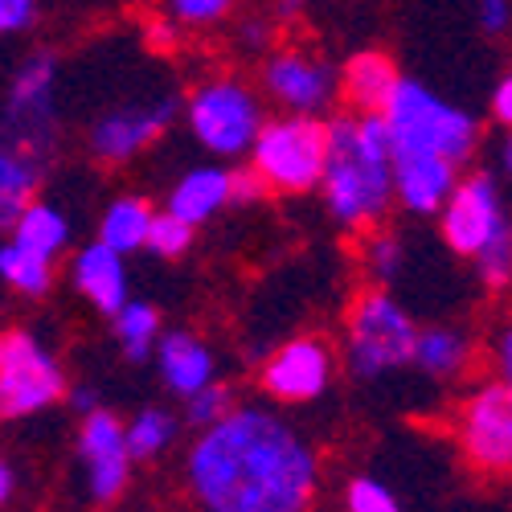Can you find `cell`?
<instances>
[{"label":"cell","instance_id":"8d00e7d4","mask_svg":"<svg viewBox=\"0 0 512 512\" xmlns=\"http://www.w3.org/2000/svg\"><path fill=\"white\" fill-rule=\"evenodd\" d=\"M492 365H496V377L512 386V320L492 340Z\"/></svg>","mask_w":512,"mask_h":512},{"label":"cell","instance_id":"4fadbf2b","mask_svg":"<svg viewBox=\"0 0 512 512\" xmlns=\"http://www.w3.org/2000/svg\"><path fill=\"white\" fill-rule=\"evenodd\" d=\"M340 365L345 361H340L328 336H291L259 365V390L279 406H308L332 390Z\"/></svg>","mask_w":512,"mask_h":512},{"label":"cell","instance_id":"7a4b0ae2","mask_svg":"<svg viewBox=\"0 0 512 512\" xmlns=\"http://www.w3.org/2000/svg\"><path fill=\"white\" fill-rule=\"evenodd\" d=\"M332 148L320 185L328 218L345 234H373L398 205L394 132L381 111H340L328 119Z\"/></svg>","mask_w":512,"mask_h":512},{"label":"cell","instance_id":"4316f807","mask_svg":"<svg viewBox=\"0 0 512 512\" xmlns=\"http://www.w3.org/2000/svg\"><path fill=\"white\" fill-rule=\"evenodd\" d=\"M234 406H238V390H234V381L218 377V381H209L205 390H197L193 398H185V402H181V418H185L189 431L197 435V431H209V426H218Z\"/></svg>","mask_w":512,"mask_h":512},{"label":"cell","instance_id":"ab89813d","mask_svg":"<svg viewBox=\"0 0 512 512\" xmlns=\"http://www.w3.org/2000/svg\"><path fill=\"white\" fill-rule=\"evenodd\" d=\"M13 496H17V467L13 459H5L0 463V504H13Z\"/></svg>","mask_w":512,"mask_h":512},{"label":"cell","instance_id":"4dcf8cb0","mask_svg":"<svg viewBox=\"0 0 512 512\" xmlns=\"http://www.w3.org/2000/svg\"><path fill=\"white\" fill-rule=\"evenodd\" d=\"M238 0H168V17L181 29H218L234 17Z\"/></svg>","mask_w":512,"mask_h":512},{"label":"cell","instance_id":"d590c367","mask_svg":"<svg viewBox=\"0 0 512 512\" xmlns=\"http://www.w3.org/2000/svg\"><path fill=\"white\" fill-rule=\"evenodd\" d=\"M271 189H267V181L254 173V168H238L234 173V205H254V201H263Z\"/></svg>","mask_w":512,"mask_h":512},{"label":"cell","instance_id":"f546056e","mask_svg":"<svg viewBox=\"0 0 512 512\" xmlns=\"http://www.w3.org/2000/svg\"><path fill=\"white\" fill-rule=\"evenodd\" d=\"M197 242V226L181 222L177 213L160 209L156 213V226H152V238H148V254H156V259H185V254L193 250Z\"/></svg>","mask_w":512,"mask_h":512},{"label":"cell","instance_id":"f35d334b","mask_svg":"<svg viewBox=\"0 0 512 512\" xmlns=\"http://www.w3.org/2000/svg\"><path fill=\"white\" fill-rule=\"evenodd\" d=\"M66 406H70L78 418H87V414H95V410L103 406V398H99V390H95V386H70Z\"/></svg>","mask_w":512,"mask_h":512},{"label":"cell","instance_id":"8fae6325","mask_svg":"<svg viewBox=\"0 0 512 512\" xmlns=\"http://www.w3.org/2000/svg\"><path fill=\"white\" fill-rule=\"evenodd\" d=\"M74 463H78L82 500L91 508H111L132 488V472H136V455L127 447V422L107 406L78 418Z\"/></svg>","mask_w":512,"mask_h":512},{"label":"cell","instance_id":"ac0fdd59","mask_svg":"<svg viewBox=\"0 0 512 512\" xmlns=\"http://www.w3.org/2000/svg\"><path fill=\"white\" fill-rule=\"evenodd\" d=\"M234 173L238 168H230V160H209V164L185 168L173 181V189H168L164 209L201 230L205 222L218 218L222 209L234 205Z\"/></svg>","mask_w":512,"mask_h":512},{"label":"cell","instance_id":"8992f818","mask_svg":"<svg viewBox=\"0 0 512 512\" xmlns=\"http://www.w3.org/2000/svg\"><path fill=\"white\" fill-rule=\"evenodd\" d=\"M381 115L390 123L394 144L439 152L459 168L480 148V119L472 111H463L459 103L435 95L431 87H422L418 78H402V87L394 91L390 107Z\"/></svg>","mask_w":512,"mask_h":512},{"label":"cell","instance_id":"5b68a950","mask_svg":"<svg viewBox=\"0 0 512 512\" xmlns=\"http://www.w3.org/2000/svg\"><path fill=\"white\" fill-rule=\"evenodd\" d=\"M332 132L320 115H275L267 119L259 144L250 152V168L279 197H304L324 185Z\"/></svg>","mask_w":512,"mask_h":512},{"label":"cell","instance_id":"30bf717a","mask_svg":"<svg viewBox=\"0 0 512 512\" xmlns=\"http://www.w3.org/2000/svg\"><path fill=\"white\" fill-rule=\"evenodd\" d=\"M259 91L279 115L332 119L340 103V66L312 46H275L259 66Z\"/></svg>","mask_w":512,"mask_h":512},{"label":"cell","instance_id":"cb8c5ba5","mask_svg":"<svg viewBox=\"0 0 512 512\" xmlns=\"http://www.w3.org/2000/svg\"><path fill=\"white\" fill-rule=\"evenodd\" d=\"M111 340H115V349L123 353V361H132V365H144L156 357V340L164 336V320H160V308L148 304V300H127L111 320Z\"/></svg>","mask_w":512,"mask_h":512},{"label":"cell","instance_id":"ffe728a7","mask_svg":"<svg viewBox=\"0 0 512 512\" xmlns=\"http://www.w3.org/2000/svg\"><path fill=\"white\" fill-rule=\"evenodd\" d=\"M402 70L394 66L390 54L381 50H361L340 66V103L349 111H386L394 91L402 87Z\"/></svg>","mask_w":512,"mask_h":512},{"label":"cell","instance_id":"9c48e42d","mask_svg":"<svg viewBox=\"0 0 512 512\" xmlns=\"http://www.w3.org/2000/svg\"><path fill=\"white\" fill-rule=\"evenodd\" d=\"M455 447L480 476H512V386L500 377L472 386L455 406Z\"/></svg>","mask_w":512,"mask_h":512},{"label":"cell","instance_id":"603a6c76","mask_svg":"<svg viewBox=\"0 0 512 512\" xmlns=\"http://www.w3.org/2000/svg\"><path fill=\"white\" fill-rule=\"evenodd\" d=\"M5 238H13L25 250L62 259V254H70V246H74V222H70L66 205H58L50 197H37V201L25 205V213L13 222V230Z\"/></svg>","mask_w":512,"mask_h":512},{"label":"cell","instance_id":"836d02e7","mask_svg":"<svg viewBox=\"0 0 512 512\" xmlns=\"http://www.w3.org/2000/svg\"><path fill=\"white\" fill-rule=\"evenodd\" d=\"M41 21V0H0V33L21 37Z\"/></svg>","mask_w":512,"mask_h":512},{"label":"cell","instance_id":"6da1fadb","mask_svg":"<svg viewBox=\"0 0 512 512\" xmlns=\"http://www.w3.org/2000/svg\"><path fill=\"white\" fill-rule=\"evenodd\" d=\"M181 484L197 512H312L320 451L283 410L238 402L218 426L197 431Z\"/></svg>","mask_w":512,"mask_h":512},{"label":"cell","instance_id":"e0dca14e","mask_svg":"<svg viewBox=\"0 0 512 512\" xmlns=\"http://www.w3.org/2000/svg\"><path fill=\"white\" fill-rule=\"evenodd\" d=\"M156 377L160 386L173 398H193L197 390H205L209 381H218V357L193 328H164V336L156 340Z\"/></svg>","mask_w":512,"mask_h":512},{"label":"cell","instance_id":"1f68e13d","mask_svg":"<svg viewBox=\"0 0 512 512\" xmlns=\"http://www.w3.org/2000/svg\"><path fill=\"white\" fill-rule=\"evenodd\" d=\"M472 263H476V275L488 291H508L512 287V226L496 242H488Z\"/></svg>","mask_w":512,"mask_h":512},{"label":"cell","instance_id":"7c38bea8","mask_svg":"<svg viewBox=\"0 0 512 512\" xmlns=\"http://www.w3.org/2000/svg\"><path fill=\"white\" fill-rule=\"evenodd\" d=\"M181 111H185V99H173V95L119 103V107H111V111L91 119L87 152L107 168H123V164H132L136 156H144L156 140H164V132L173 127V119Z\"/></svg>","mask_w":512,"mask_h":512},{"label":"cell","instance_id":"7bdbcfd3","mask_svg":"<svg viewBox=\"0 0 512 512\" xmlns=\"http://www.w3.org/2000/svg\"><path fill=\"white\" fill-rule=\"evenodd\" d=\"M508 480H512V476H508Z\"/></svg>","mask_w":512,"mask_h":512},{"label":"cell","instance_id":"44dd1931","mask_svg":"<svg viewBox=\"0 0 512 512\" xmlns=\"http://www.w3.org/2000/svg\"><path fill=\"white\" fill-rule=\"evenodd\" d=\"M46 173H50V160L21 148H0V230L5 234L25 213V205L41 197Z\"/></svg>","mask_w":512,"mask_h":512},{"label":"cell","instance_id":"b9f144b4","mask_svg":"<svg viewBox=\"0 0 512 512\" xmlns=\"http://www.w3.org/2000/svg\"><path fill=\"white\" fill-rule=\"evenodd\" d=\"M283 5H287V9H295V5H304V0H283Z\"/></svg>","mask_w":512,"mask_h":512},{"label":"cell","instance_id":"d4e9b609","mask_svg":"<svg viewBox=\"0 0 512 512\" xmlns=\"http://www.w3.org/2000/svg\"><path fill=\"white\" fill-rule=\"evenodd\" d=\"M54 263L58 259L25 250L13 238H5V246H0V279H5V287L13 295H21V300H46V295L54 291V283H58Z\"/></svg>","mask_w":512,"mask_h":512},{"label":"cell","instance_id":"277c9868","mask_svg":"<svg viewBox=\"0 0 512 512\" xmlns=\"http://www.w3.org/2000/svg\"><path fill=\"white\" fill-rule=\"evenodd\" d=\"M185 132L213 160H242L267 127V95L238 74H213L185 95Z\"/></svg>","mask_w":512,"mask_h":512},{"label":"cell","instance_id":"74e56055","mask_svg":"<svg viewBox=\"0 0 512 512\" xmlns=\"http://www.w3.org/2000/svg\"><path fill=\"white\" fill-rule=\"evenodd\" d=\"M492 119L500 123V127H512V70L496 82V91H492Z\"/></svg>","mask_w":512,"mask_h":512},{"label":"cell","instance_id":"d6986e66","mask_svg":"<svg viewBox=\"0 0 512 512\" xmlns=\"http://www.w3.org/2000/svg\"><path fill=\"white\" fill-rule=\"evenodd\" d=\"M476 361V340L459 324H426L418 332V349H414V369L435 381V386H451L472 373Z\"/></svg>","mask_w":512,"mask_h":512},{"label":"cell","instance_id":"d6a6232c","mask_svg":"<svg viewBox=\"0 0 512 512\" xmlns=\"http://www.w3.org/2000/svg\"><path fill=\"white\" fill-rule=\"evenodd\" d=\"M234 41H238V50L250 54V58H267L275 50V25L267 17H242L238 29H234Z\"/></svg>","mask_w":512,"mask_h":512},{"label":"cell","instance_id":"7402d4cb","mask_svg":"<svg viewBox=\"0 0 512 512\" xmlns=\"http://www.w3.org/2000/svg\"><path fill=\"white\" fill-rule=\"evenodd\" d=\"M156 205L144 197V193H119L103 205L99 213V230L95 238H103L107 246H115L119 254H136V250H148V238H152V226H156Z\"/></svg>","mask_w":512,"mask_h":512},{"label":"cell","instance_id":"83f0119b","mask_svg":"<svg viewBox=\"0 0 512 512\" xmlns=\"http://www.w3.org/2000/svg\"><path fill=\"white\" fill-rule=\"evenodd\" d=\"M365 271H369V279L373 283H381V287H394V279L402 275V267H406V246H402V238L394 234V230H373V234H365Z\"/></svg>","mask_w":512,"mask_h":512},{"label":"cell","instance_id":"60d3db41","mask_svg":"<svg viewBox=\"0 0 512 512\" xmlns=\"http://www.w3.org/2000/svg\"><path fill=\"white\" fill-rule=\"evenodd\" d=\"M500 168H504V177H512V127H504V144H500Z\"/></svg>","mask_w":512,"mask_h":512},{"label":"cell","instance_id":"e575fe53","mask_svg":"<svg viewBox=\"0 0 512 512\" xmlns=\"http://www.w3.org/2000/svg\"><path fill=\"white\" fill-rule=\"evenodd\" d=\"M476 21L488 37H500L508 33L512 25V0H476Z\"/></svg>","mask_w":512,"mask_h":512},{"label":"cell","instance_id":"52a82bcc","mask_svg":"<svg viewBox=\"0 0 512 512\" xmlns=\"http://www.w3.org/2000/svg\"><path fill=\"white\" fill-rule=\"evenodd\" d=\"M70 381L62 357L41 340L37 328H9L0 336V414L25 422L66 402Z\"/></svg>","mask_w":512,"mask_h":512},{"label":"cell","instance_id":"ba28073f","mask_svg":"<svg viewBox=\"0 0 512 512\" xmlns=\"http://www.w3.org/2000/svg\"><path fill=\"white\" fill-rule=\"evenodd\" d=\"M58 144V58L33 50L17 62L5 91V148L54 160Z\"/></svg>","mask_w":512,"mask_h":512},{"label":"cell","instance_id":"3957f363","mask_svg":"<svg viewBox=\"0 0 512 512\" xmlns=\"http://www.w3.org/2000/svg\"><path fill=\"white\" fill-rule=\"evenodd\" d=\"M418 320L410 308L398 300L390 287L369 283L361 287L349 308H345V328H340V361H345L353 381H386L398 369L414 365L418 349Z\"/></svg>","mask_w":512,"mask_h":512},{"label":"cell","instance_id":"484cf974","mask_svg":"<svg viewBox=\"0 0 512 512\" xmlns=\"http://www.w3.org/2000/svg\"><path fill=\"white\" fill-rule=\"evenodd\" d=\"M181 426H185V418L173 414L168 406H140L132 418H127V447H132L136 463L164 459L177 447Z\"/></svg>","mask_w":512,"mask_h":512},{"label":"cell","instance_id":"9a60e30c","mask_svg":"<svg viewBox=\"0 0 512 512\" xmlns=\"http://www.w3.org/2000/svg\"><path fill=\"white\" fill-rule=\"evenodd\" d=\"M459 164L426 152V148H410V144H394V185H398V209L414 213V218H439L443 205L451 201L455 185H459Z\"/></svg>","mask_w":512,"mask_h":512},{"label":"cell","instance_id":"5bb4252c","mask_svg":"<svg viewBox=\"0 0 512 512\" xmlns=\"http://www.w3.org/2000/svg\"><path fill=\"white\" fill-rule=\"evenodd\" d=\"M508 226H512V218L504 209L500 181L492 173H467V177H459L451 201L439 213V234H443L447 250L459 254V259H467V263H472L488 242H496Z\"/></svg>","mask_w":512,"mask_h":512},{"label":"cell","instance_id":"2e32d148","mask_svg":"<svg viewBox=\"0 0 512 512\" xmlns=\"http://www.w3.org/2000/svg\"><path fill=\"white\" fill-rule=\"evenodd\" d=\"M70 287L78 291V300H87L99 316H115L127 300H132V279H127V254L107 246L103 238L82 242L70 250Z\"/></svg>","mask_w":512,"mask_h":512},{"label":"cell","instance_id":"f1b7e54d","mask_svg":"<svg viewBox=\"0 0 512 512\" xmlns=\"http://www.w3.org/2000/svg\"><path fill=\"white\" fill-rule=\"evenodd\" d=\"M340 504H345V512H402L394 488L373 476H349L340 488Z\"/></svg>","mask_w":512,"mask_h":512}]
</instances>
